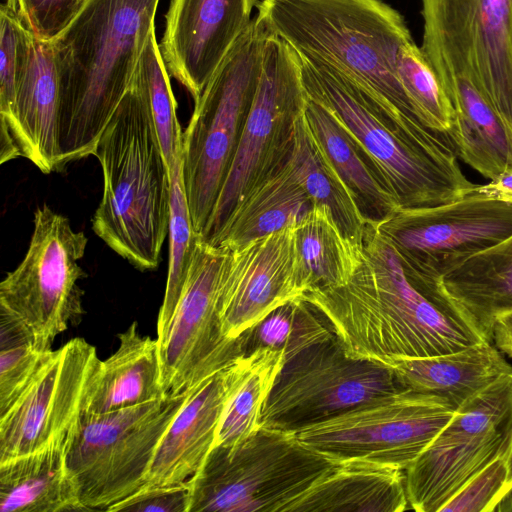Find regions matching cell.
<instances>
[{"mask_svg": "<svg viewBox=\"0 0 512 512\" xmlns=\"http://www.w3.org/2000/svg\"><path fill=\"white\" fill-rule=\"evenodd\" d=\"M349 281L304 296L352 357L376 361L454 352L486 340L440 284L407 272L374 220ZM487 341V340H486Z\"/></svg>", "mask_w": 512, "mask_h": 512, "instance_id": "1", "label": "cell"}, {"mask_svg": "<svg viewBox=\"0 0 512 512\" xmlns=\"http://www.w3.org/2000/svg\"><path fill=\"white\" fill-rule=\"evenodd\" d=\"M256 8L269 31L300 55L350 78L397 133L423 146L441 142L397 76L398 52L413 40L399 11L382 0H260Z\"/></svg>", "mask_w": 512, "mask_h": 512, "instance_id": "2", "label": "cell"}, {"mask_svg": "<svg viewBox=\"0 0 512 512\" xmlns=\"http://www.w3.org/2000/svg\"><path fill=\"white\" fill-rule=\"evenodd\" d=\"M159 0H83L50 40L59 78L60 170L94 155L129 91Z\"/></svg>", "mask_w": 512, "mask_h": 512, "instance_id": "3", "label": "cell"}, {"mask_svg": "<svg viewBox=\"0 0 512 512\" xmlns=\"http://www.w3.org/2000/svg\"><path fill=\"white\" fill-rule=\"evenodd\" d=\"M94 155L103 175L94 233L137 269L155 270L169 231L171 172L134 88L112 115Z\"/></svg>", "mask_w": 512, "mask_h": 512, "instance_id": "4", "label": "cell"}, {"mask_svg": "<svg viewBox=\"0 0 512 512\" xmlns=\"http://www.w3.org/2000/svg\"><path fill=\"white\" fill-rule=\"evenodd\" d=\"M299 56L308 97L331 112L393 194L400 210L451 203L476 187L462 172L452 143L427 147L405 138L381 118L350 78L318 60Z\"/></svg>", "mask_w": 512, "mask_h": 512, "instance_id": "5", "label": "cell"}, {"mask_svg": "<svg viewBox=\"0 0 512 512\" xmlns=\"http://www.w3.org/2000/svg\"><path fill=\"white\" fill-rule=\"evenodd\" d=\"M270 33L256 14L209 80L183 132L181 174L192 223L204 231L248 115Z\"/></svg>", "mask_w": 512, "mask_h": 512, "instance_id": "6", "label": "cell"}, {"mask_svg": "<svg viewBox=\"0 0 512 512\" xmlns=\"http://www.w3.org/2000/svg\"><path fill=\"white\" fill-rule=\"evenodd\" d=\"M340 462L296 433L260 427L234 445H215L188 480V512H281Z\"/></svg>", "mask_w": 512, "mask_h": 512, "instance_id": "7", "label": "cell"}, {"mask_svg": "<svg viewBox=\"0 0 512 512\" xmlns=\"http://www.w3.org/2000/svg\"><path fill=\"white\" fill-rule=\"evenodd\" d=\"M199 385L105 414H78L66 461L86 511H108L144 487L160 439Z\"/></svg>", "mask_w": 512, "mask_h": 512, "instance_id": "8", "label": "cell"}, {"mask_svg": "<svg viewBox=\"0 0 512 512\" xmlns=\"http://www.w3.org/2000/svg\"><path fill=\"white\" fill-rule=\"evenodd\" d=\"M88 239L69 219L46 204L34 214V228L20 264L0 283V313L22 323L35 341L52 349L54 339L83 313L87 277L78 264Z\"/></svg>", "mask_w": 512, "mask_h": 512, "instance_id": "9", "label": "cell"}, {"mask_svg": "<svg viewBox=\"0 0 512 512\" xmlns=\"http://www.w3.org/2000/svg\"><path fill=\"white\" fill-rule=\"evenodd\" d=\"M306 100L299 54L270 32L263 46L256 91L234 158L201 234L203 241L214 236L249 188L285 161Z\"/></svg>", "mask_w": 512, "mask_h": 512, "instance_id": "10", "label": "cell"}, {"mask_svg": "<svg viewBox=\"0 0 512 512\" xmlns=\"http://www.w3.org/2000/svg\"><path fill=\"white\" fill-rule=\"evenodd\" d=\"M403 390L388 364L350 356L333 335L284 363L264 404L261 427L295 433Z\"/></svg>", "mask_w": 512, "mask_h": 512, "instance_id": "11", "label": "cell"}, {"mask_svg": "<svg viewBox=\"0 0 512 512\" xmlns=\"http://www.w3.org/2000/svg\"><path fill=\"white\" fill-rule=\"evenodd\" d=\"M511 448L512 374H506L459 406L404 470L410 509L440 512L474 475Z\"/></svg>", "mask_w": 512, "mask_h": 512, "instance_id": "12", "label": "cell"}, {"mask_svg": "<svg viewBox=\"0 0 512 512\" xmlns=\"http://www.w3.org/2000/svg\"><path fill=\"white\" fill-rule=\"evenodd\" d=\"M455 411L438 396L403 390L376 397L295 433L302 443L337 462L359 459L405 470Z\"/></svg>", "mask_w": 512, "mask_h": 512, "instance_id": "13", "label": "cell"}, {"mask_svg": "<svg viewBox=\"0 0 512 512\" xmlns=\"http://www.w3.org/2000/svg\"><path fill=\"white\" fill-rule=\"evenodd\" d=\"M421 14L437 75L470 79L512 129V0H421Z\"/></svg>", "mask_w": 512, "mask_h": 512, "instance_id": "14", "label": "cell"}, {"mask_svg": "<svg viewBox=\"0 0 512 512\" xmlns=\"http://www.w3.org/2000/svg\"><path fill=\"white\" fill-rule=\"evenodd\" d=\"M375 221V220H374ZM407 271L429 283L512 236V204L471 194L375 221Z\"/></svg>", "mask_w": 512, "mask_h": 512, "instance_id": "15", "label": "cell"}, {"mask_svg": "<svg viewBox=\"0 0 512 512\" xmlns=\"http://www.w3.org/2000/svg\"><path fill=\"white\" fill-rule=\"evenodd\" d=\"M226 248L199 241L172 319L157 339L165 394L193 388L244 354L242 337L227 338L219 299Z\"/></svg>", "mask_w": 512, "mask_h": 512, "instance_id": "16", "label": "cell"}, {"mask_svg": "<svg viewBox=\"0 0 512 512\" xmlns=\"http://www.w3.org/2000/svg\"><path fill=\"white\" fill-rule=\"evenodd\" d=\"M98 361L95 347L83 338L51 352L28 387L0 416V462L67 438Z\"/></svg>", "mask_w": 512, "mask_h": 512, "instance_id": "17", "label": "cell"}, {"mask_svg": "<svg viewBox=\"0 0 512 512\" xmlns=\"http://www.w3.org/2000/svg\"><path fill=\"white\" fill-rule=\"evenodd\" d=\"M305 294L295 224L228 249L219 299L222 332L236 339L277 307Z\"/></svg>", "mask_w": 512, "mask_h": 512, "instance_id": "18", "label": "cell"}, {"mask_svg": "<svg viewBox=\"0 0 512 512\" xmlns=\"http://www.w3.org/2000/svg\"><path fill=\"white\" fill-rule=\"evenodd\" d=\"M260 0H171L159 45L170 76L194 102L247 29Z\"/></svg>", "mask_w": 512, "mask_h": 512, "instance_id": "19", "label": "cell"}, {"mask_svg": "<svg viewBox=\"0 0 512 512\" xmlns=\"http://www.w3.org/2000/svg\"><path fill=\"white\" fill-rule=\"evenodd\" d=\"M59 78L50 41L34 37L11 124L1 132L0 163L24 157L42 173L60 171Z\"/></svg>", "mask_w": 512, "mask_h": 512, "instance_id": "20", "label": "cell"}, {"mask_svg": "<svg viewBox=\"0 0 512 512\" xmlns=\"http://www.w3.org/2000/svg\"><path fill=\"white\" fill-rule=\"evenodd\" d=\"M230 366L203 381L182 404L159 441L143 488L187 482L201 466L215 442Z\"/></svg>", "mask_w": 512, "mask_h": 512, "instance_id": "21", "label": "cell"}, {"mask_svg": "<svg viewBox=\"0 0 512 512\" xmlns=\"http://www.w3.org/2000/svg\"><path fill=\"white\" fill-rule=\"evenodd\" d=\"M410 509L405 471L366 460L338 463L281 512H402Z\"/></svg>", "mask_w": 512, "mask_h": 512, "instance_id": "22", "label": "cell"}, {"mask_svg": "<svg viewBox=\"0 0 512 512\" xmlns=\"http://www.w3.org/2000/svg\"><path fill=\"white\" fill-rule=\"evenodd\" d=\"M157 339L143 336L134 321L119 335V346L95 365L79 414L99 415L164 397Z\"/></svg>", "mask_w": 512, "mask_h": 512, "instance_id": "23", "label": "cell"}, {"mask_svg": "<svg viewBox=\"0 0 512 512\" xmlns=\"http://www.w3.org/2000/svg\"><path fill=\"white\" fill-rule=\"evenodd\" d=\"M438 77L454 109L448 138L456 155L489 180L512 169V129L485 92L463 75Z\"/></svg>", "mask_w": 512, "mask_h": 512, "instance_id": "24", "label": "cell"}, {"mask_svg": "<svg viewBox=\"0 0 512 512\" xmlns=\"http://www.w3.org/2000/svg\"><path fill=\"white\" fill-rule=\"evenodd\" d=\"M407 390L438 396L455 409L506 374L512 365L492 342L430 357L383 361Z\"/></svg>", "mask_w": 512, "mask_h": 512, "instance_id": "25", "label": "cell"}, {"mask_svg": "<svg viewBox=\"0 0 512 512\" xmlns=\"http://www.w3.org/2000/svg\"><path fill=\"white\" fill-rule=\"evenodd\" d=\"M66 439L0 462L1 512L86 511L67 466Z\"/></svg>", "mask_w": 512, "mask_h": 512, "instance_id": "26", "label": "cell"}, {"mask_svg": "<svg viewBox=\"0 0 512 512\" xmlns=\"http://www.w3.org/2000/svg\"><path fill=\"white\" fill-rule=\"evenodd\" d=\"M312 206L284 161L240 197L207 243L226 249L237 248L296 224Z\"/></svg>", "mask_w": 512, "mask_h": 512, "instance_id": "27", "label": "cell"}, {"mask_svg": "<svg viewBox=\"0 0 512 512\" xmlns=\"http://www.w3.org/2000/svg\"><path fill=\"white\" fill-rule=\"evenodd\" d=\"M440 285L489 342L496 316L512 310V236L465 261Z\"/></svg>", "mask_w": 512, "mask_h": 512, "instance_id": "28", "label": "cell"}, {"mask_svg": "<svg viewBox=\"0 0 512 512\" xmlns=\"http://www.w3.org/2000/svg\"><path fill=\"white\" fill-rule=\"evenodd\" d=\"M303 116L311 135L369 219L382 220L400 210L368 159L325 106L307 95Z\"/></svg>", "mask_w": 512, "mask_h": 512, "instance_id": "29", "label": "cell"}, {"mask_svg": "<svg viewBox=\"0 0 512 512\" xmlns=\"http://www.w3.org/2000/svg\"><path fill=\"white\" fill-rule=\"evenodd\" d=\"M285 163L312 205L327 209L345 236L361 243L371 219L311 135L303 111L295 122Z\"/></svg>", "mask_w": 512, "mask_h": 512, "instance_id": "30", "label": "cell"}, {"mask_svg": "<svg viewBox=\"0 0 512 512\" xmlns=\"http://www.w3.org/2000/svg\"><path fill=\"white\" fill-rule=\"evenodd\" d=\"M285 363L281 351L261 347L230 366L231 384L214 445H234L261 427L264 404Z\"/></svg>", "mask_w": 512, "mask_h": 512, "instance_id": "31", "label": "cell"}, {"mask_svg": "<svg viewBox=\"0 0 512 512\" xmlns=\"http://www.w3.org/2000/svg\"><path fill=\"white\" fill-rule=\"evenodd\" d=\"M295 237L306 294L349 281L362 246L345 236L327 209L312 206L295 224Z\"/></svg>", "mask_w": 512, "mask_h": 512, "instance_id": "32", "label": "cell"}, {"mask_svg": "<svg viewBox=\"0 0 512 512\" xmlns=\"http://www.w3.org/2000/svg\"><path fill=\"white\" fill-rule=\"evenodd\" d=\"M334 334L322 313L304 298L291 300L245 331L244 354L269 347L283 353L285 362Z\"/></svg>", "mask_w": 512, "mask_h": 512, "instance_id": "33", "label": "cell"}, {"mask_svg": "<svg viewBox=\"0 0 512 512\" xmlns=\"http://www.w3.org/2000/svg\"><path fill=\"white\" fill-rule=\"evenodd\" d=\"M169 76L154 30L146 42L130 87L138 92L149 112L165 161L171 170L182 156L183 132Z\"/></svg>", "mask_w": 512, "mask_h": 512, "instance_id": "34", "label": "cell"}, {"mask_svg": "<svg viewBox=\"0 0 512 512\" xmlns=\"http://www.w3.org/2000/svg\"><path fill=\"white\" fill-rule=\"evenodd\" d=\"M171 172L169 261L165 294L157 321L160 339L175 312L201 235L193 226L181 174V158Z\"/></svg>", "mask_w": 512, "mask_h": 512, "instance_id": "35", "label": "cell"}, {"mask_svg": "<svg viewBox=\"0 0 512 512\" xmlns=\"http://www.w3.org/2000/svg\"><path fill=\"white\" fill-rule=\"evenodd\" d=\"M396 70L400 84L422 124L448 137L455 120L453 106L436 71L414 40L400 48Z\"/></svg>", "mask_w": 512, "mask_h": 512, "instance_id": "36", "label": "cell"}, {"mask_svg": "<svg viewBox=\"0 0 512 512\" xmlns=\"http://www.w3.org/2000/svg\"><path fill=\"white\" fill-rule=\"evenodd\" d=\"M52 351L39 345L22 323L0 313V416L24 392Z\"/></svg>", "mask_w": 512, "mask_h": 512, "instance_id": "37", "label": "cell"}, {"mask_svg": "<svg viewBox=\"0 0 512 512\" xmlns=\"http://www.w3.org/2000/svg\"><path fill=\"white\" fill-rule=\"evenodd\" d=\"M34 36L14 12L2 4L0 9V116L1 132L12 121L16 93L29 63Z\"/></svg>", "mask_w": 512, "mask_h": 512, "instance_id": "38", "label": "cell"}, {"mask_svg": "<svg viewBox=\"0 0 512 512\" xmlns=\"http://www.w3.org/2000/svg\"><path fill=\"white\" fill-rule=\"evenodd\" d=\"M512 487V448L474 475L440 512H493Z\"/></svg>", "mask_w": 512, "mask_h": 512, "instance_id": "39", "label": "cell"}, {"mask_svg": "<svg viewBox=\"0 0 512 512\" xmlns=\"http://www.w3.org/2000/svg\"><path fill=\"white\" fill-rule=\"evenodd\" d=\"M83 0H7L6 5L38 39L55 38L79 11Z\"/></svg>", "mask_w": 512, "mask_h": 512, "instance_id": "40", "label": "cell"}, {"mask_svg": "<svg viewBox=\"0 0 512 512\" xmlns=\"http://www.w3.org/2000/svg\"><path fill=\"white\" fill-rule=\"evenodd\" d=\"M189 505L190 488L187 481L171 486L143 488L108 511L188 512Z\"/></svg>", "mask_w": 512, "mask_h": 512, "instance_id": "41", "label": "cell"}, {"mask_svg": "<svg viewBox=\"0 0 512 512\" xmlns=\"http://www.w3.org/2000/svg\"><path fill=\"white\" fill-rule=\"evenodd\" d=\"M470 194L512 204V169L501 172L487 184L476 185Z\"/></svg>", "mask_w": 512, "mask_h": 512, "instance_id": "42", "label": "cell"}, {"mask_svg": "<svg viewBox=\"0 0 512 512\" xmlns=\"http://www.w3.org/2000/svg\"><path fill=\"white\" fill-rule=\"evenodd\" d=\"M492 343L512 359V310L499 314L492 325Z\"/></svg>", "mask_w": 512, "mask_h": 512, "instance_id": "43", "label": "cell"}, {"mask_svg": "<svg viewBox=\"0 0 512 512\" xmlns=\"http://www.w3.org/2000/svg\"><path fill=\"white\" fill-rule=\"evenodd\" d=\"M493 512H512V487L501 498Z\"/></svg>", "mask_w": 512, "mask_h": 512, "instance_id": "44", "label": "cell"}]
</instances>
